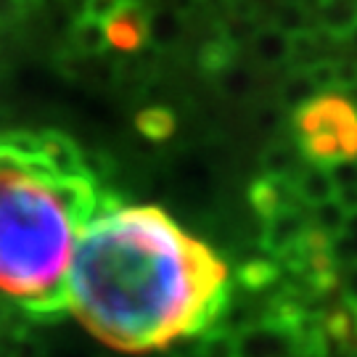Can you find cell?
Returning a JSON list of instances; mask_svg holds the SVG:
<instances>
[{
	"label": "cell",
	"instance_id": "cell-27",
	"mask_svg": "<svg viewBox=\"0 0 357 357\" xmlns=\"http://www.w3.org/2000/svg\"><path fill=\"white\" fill-rule=\"evenodd\" d=\"M342 296L347 305L357 307V265L347 268L344 278H342Z\"/></svg>",
	"mask_w": 357,
	"mask_h": 357
},
{
	"label": "cell",
	"instance_id": "cell-15",
	"mask_svg": "<svg viewBox=\"0 0 357 357\" xmlns=\"http://www.w3.org/2000/svg\"><path fill=\"white\" fill-rule=\"evenodd\" d=\"M302 153L291 151L289 146H273L262 153V169L268 178H286L294 180V175L302 169V162H299Z\"/></svg>",
	"mask_w": 357,
	"mask_h": 357
},
{
	"label": "cell",
	"instance_id": "cell-22",
	"mask_svg": "<svg viewBox=\"0 0 357 357\" xmlns=\"http://www.w3.org/2000/svg\"><path fill=\"white\" fill-rule=\"evenodd\" d=\"M315 96H320V93H318V88L312 85V79H310L307 72H294V75L286 79V85H283V90H281V101L294 106V109H299L302 103H307L310 98H315Z\"/></svg>",
	"mask_w": 357,
	"mask_h": 357
},
{
	"label": "cell",
	"instance_id": "cell-24",
	"mask_svg": "<svg viewBox=\"0 0 357 357\" xmlns=\"http://www.w3.org/2000/svg\"><path fill=\"white\" fill-rule=\"evenodd\" d=\"M333 90L357 88V59H333Z\"/></svg>",
	"mask_w": 357,
	"mask_h": 357
},
{
	"label": "cell",
	"instance_id": "cell-18",
	"mask_svg": "<svg viewBox=\"0 0 357 357\" xmlns=\"http://www.w3.org/2000/svg\"><path fill=\"white\" fill-rule=\"evenodd\" d=\"M331 252L336 257V262H339V268L344 265V268H352L357 265V209L355 212H349L347 215V222L342 233L331 238Z\"/></svg>",
	"mask_w": 357,
	"mask_h": 357
},
{
	"label": "cell",
	"instance_id": "cell-21",
	"mask_svg": "<svg viewBox=\"0 0 357 357\" xmlns=\"http://www.w3.org/2000/svg\"><path fill=\"white\" fill-rule=\"evenodd\" d=\"M196 357H238L236 333L225 331V328H209L199 344Z\"/></svg>",
	"mask_w": 357,
	"mask_h": 357
},
{
	"label": "cell",
	"instance_id": "cell-20",
	"mask_svg": "<svg viewBox=\"0 0 357 357\" xmlns=\"http://www.w3.org/2000/svg\"><path fill=\"white\" fill-rule=\"evenodd\" d=\"M278 273H281V270H278L275 262L255 259V262H246V265L238 270V281H241V286L252 289V291H262V289H268L270 283H275Z\"/></svg>",
	"mask_w": 357,
	"mask_h": 357
},
{
	"label": "cell",
	"instance_id": "cell-1",
	"mask_svg": "<svg viewBox=\"0 0 357 357\" xmlns=\"http://www.w3.org/2000/svg\"><path fill=\"white\" fill-rule=\"evenodd\" d=\"M228 307V265L159 206H112L79 233L66 310L119 352L206 333Z\"/></svg>",
	"mask_w": 357,
	"mask_h": 357
},
{
	"label": "cell",
	"instance_id": "cell-26",
	"mask_svg": "<svg viewBox=\"0 0 357 357\" xmlns=\"http://www.w3.org/2000/svg\"><path fill=\"white\" fill-rule=\"evenodd\" d=\"M26 11V0H0V26L16 24Z\"/></svg>",
	"mask_w": 357,
	"mask_h": 357
},
{
	"label": "cell",
	"instance_id": "cell-23",
	"mask_svg": "<svg viewBox=\"0 0 357 357\" xmlns=\"http://www.w3.org/2000/svg\"><path fill=\"white\" fill-rule=\"evenodd\" d=\"M128 0H82V13L79 16H88L93 22H101L106 24L116 11L125 8Z\"/></svg>",
	"mask_w": 357,
	"mask_h": 357
},
{
	"label": "cell",
	"instance_id": "cell-8",
	"mask_svg": "<svg viewBox=\"0 0 357 357\" xmlns=\"http://www.w3.org/2000/svg\"><path fill=\"white\" fill-rule=\"evenodd\" d=\"M249 202L255 206V212L262 217V222L270 220L273 215H278L289 206H296L299 199L294 193V183L286 178H268L262 175L259 180H255L252 191H249Z\"/></svg>",
	"mask_w": 357,
	"mask_h": 357
},
{
	"label": "cell",
	"instance_id": "cell-25",
	"mask_svg": "<svg viewBox=\"0 0 357 357\" xmlns=\"http://www.w3.org/2000/svg\"><path fill=\"white\" fill-rule=\"evenodd\" d=\"M45 349L38 339L26 336V333H13L8 342V357H43Z\"/></svg>",
	"mask_w": 357,
	"mask_h": 357
},
{
	"label": "cell",
	"instance_id": "cell-16",
	"mask_svg": "<svg viewBox=\"0 0 357 357\" xmlns=\"http://www.w3.org/2000/svg\"><path fill=\"white\" fill-rule=\"evenodd\" d=\"M180 29V13L172 8H159L149 13V40L156 48H169L178 40Z\"/></svg>",
	"mask_w": 357,
	"mask_h": 357
},
{
	"label": "cell",
	"instance_id": "cell-17",
	"mask_svg": "<svg viewBox=\"0 0 357 357\" xmlns=\"http://www.w3.org/2000/svg\"><path fill=\"white\" fill-rule=\"evenodd\" d=\"M347 215H349V212H347L344 206L339 204L336 199H331V202H326V204L310 209V222H312V228L320 230L326 238H336V236L342 233V228H344Z\"/></svg>",
	"mask_w": 357,
	"mask_h": 357
},
{
	"label": "cell",
	"instance_id": "cell-19",
	"mask_svg": "<svg viewBox=\"0 0 357 357\" xmlns=\"http://www.w3.org/2000/svg\"><path fill=\"white\" fill-rule=\"evenodd\" d=\"M270 26H275V29H281L283 35H299V32H307V29H312L310 24V16H307V8L302 3H294V0H286L281 8L275 11V19L270 22Z\"/></svg>",
	"mask_w": 357,
	"mask_h": 357
},
{
	"label": "cell",
	"instance_id": "cell-13",
	"mask_svg": "<svg viewBox=\"0 0 357 357\" xmlns=\"http://www.w3.org/2000/svg\"><path fill=\"white\" fill-rule=\"evenodd\" d=\"M323 328L328 339L339 342L344 349H357V307L342 302L323 318Z\"/></svg>",
	"mask_w": 357,
	"mask_h": 357
},
{
	"label": "cell",
	"instance_id": "cell-4",
	"mask_svg": "<svg viewBox=\"0 0 357 357\" xmlns=\"http://www.w3.org/2000/svg\"><path fill=\"white\" fill-rule=\"evenodd\" d=\"M238 357H296L289 328L270 318H262L236 333Z\"/></svg>",
	"mask_w": 357,
	"mask_h": 357
},
{
	"label": "cell",
	"instance_id": "cell-6",
	"mask_svg": "<svg viewBox=\"0 0 357 357\" xmlns=\"http://www.w3.org/2000/svg\"><path fill=\"white\" fill-rule=\"evenodd\" d=\"M106 40L119 53H135L149 43V11L141 0H128L122 11H116L106 24Z\"/></svg>",
	"mask_w": 357,
	"mask_h": 357
},
{
	"label": "cell",
	"instance_id": "cell-7",
	"mask_svg": "<svg viewBox=\"0 0 357 357\" xmlns=\"http://www.w3.org/2000/svg\"><path fill=\"white\" fill-rule=\"evenodd\" d=\"M38 149L40 159L51 167L59 178H90L79 146L72 138H66L64 132H56V130L40 132Z\"/></svg>",
	"mask_w": 357,
	"mask_h": 357
},
{
	"label": "cell",
	"instance_id": "cell-10",
	"mask_svg": "<svg viewBox=\"0 0 357 357\" xmlns=\"http://www.w3.org/2000/svg\"><path fill=\"white\" fill-rule=\"evenodd\" d=\"M291 183L299 204L307 206V209H315V206L326 204V202H331L333 196H336L331 169H326V167H315V165L302 167L294 175Z\"/></svg>",
	"mask_w": 357,
	"mask_h": 357
},
{
	"label": "cell",
	"instance_id": "cell-2",
	"mask_svg": "<svg viewBox=\"0 0 357 357\" xmlns=\"http://www.w3.org/2000/svg\"><path fill=\"white\" fill-rule=\"evenodd\" d=\"M98 209L93 178H59L0 135V294L29 318L61 315L79 233Z\"/></svg>",
	"mask_w": 357,
	"mask_h": 357
},
{
	"label": "cell",
	"instance_id": "cell-9",
	"mask_svg": "<svg viewBox=\"0 0 357 357\" xmlns=\"http://www.w3.org/2000/svg\"><path fill=\"white\" fill-rule=\"evenodd\" d=\"M318 29L331 40L357 35V0H315Z\"/></svg>",
	"mask_w": 357,
	"mask_h": 357
},
{
	"label": "cell",
	"instance_id": "cell-11",
	"mask_svg": "<svg viewBox=\"0 0 357 357\" xmlns=\"http://www.w3.org/2000/svg\"><path fill=\"white\" fill-rule=\"evenodd\" d=\"M252 51L257 61L265 66H281L289 64V53H291V38L283 35L275 26H262L252 35Z\"/></svg>",
	"mask_w": 357,
	"mask_h": 357
},
{
	"label": "cell",
	"instance_id": "cell-14",
	"mask_svg": "<svg viewBox=\"0 0 357 357\" xmlns=\"http://www.w3.org/2000/svg\"><path fill=\"white\" fill-rule=\"evenodd\" d=\"M135 128H138V132H141L143 138H149L153 143H162L167 138H172V132H175V116L165 106H149V109L138 112Z\"/></svg>",
	"mask_w": 357,
	"mask_h": 357
},
{
	"label": "cell",
	"instance_id": "cell-3",
	"mask_svg": "<svg viewBox=\"0 0 357 357\" xmlns=\"http://www.w3.org/2000/svg\"><path fill=\"white\" fill-rule=\"evenodd\" d=\"M294 135L307 165L357 162V106L339 93H320L294 109Z\"/></svg>",
	"mask_w": 357,
	"mask_h": 357
},
{
	"label": "cell",
	"instance_id": "cell-12",
	"mask_svg": "<svg viewBox=\"0 0 357 357\" xmlns=\"http://www.w3.org/2000/svg\"><path fill=\"white\" fill-rule=\"evenodd\" d=\"M69 43H72V51H75L77 56H85V59L103 56L106 48H109V40H106V29H103V24L101 22H93V19H88V16H79L75 24H72Z\"/></svg>",
	"mask_w": 357,
	"mask_h": 357
},
{
	"label": "cell",
	"instance_id": "cell-5",
	"mask_svg": "<svg viewBox=\"0 0 357 357\" xmlns=\"http://www.w3.org/2000/svg\"><path fill=\"white\" fill-rule=\"evenodd\" d=\"M312 228L310 222V209L302 204L289 206L278 215H273L270 220H265V230H262V246L268 255L286 257L289 252H294L302 238L307 236V230Z\"/></svg>",
	"mask_w": 357,
	"mask_h": 357
}]
</instances>
